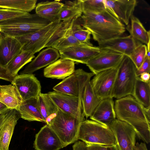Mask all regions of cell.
<instances>
[{
  "mask_svg": "<svg viewBox=\"0 0 150 150\" xmlns=\"http://www.w3.org/2000/svg\"><path fill=\"white\" fill-rule=\"evenodd\" d=\"M144 109L147 118L149 121L150 122V108H144Z\"/></svg>",
  "mask_w": 150,
  "mask_h": 150,
  "instance_id": "46",
  "label": "cell"
},
{
  "mask_svg": "<svg viewBox=\"0 0 150 150\" xmlns=\"http://www.w3.org/2000/svg\"><path fill=\"white\" fill-rule=\"evenodd\" d=\"M137 68L132 60L125 55L120 64L113 88L112 98L117 99L133 93Z\"/></svg>",
  "mask_w": 150,
  "mask_h": 150,
  "instance_id": "5",
  "label": "cell"
},
{
  "mask_svg": "<svg viewBox=\"0 0 150 150\" xmlns=\"http://www.w3.org/2000/svg\"><path fill=\"white\" fill-rule=\"evenodd\" d=\"M29 14V13L22 11L0 8V22Z\"/></svg>",
  "mask_w": 150,
  "mask_h": 150,
  "instance_id": "38",
  "label": "cell"
},
{
  "mask_svg": "<svg viewBox=\"0 0 150 150\" xmlns=\"http://www.w3.org/2000/svg\"><path fill=\"white\" fill-rule=\"evenodd\" d=\"M83 14V26L98 43L121 36L125 31V25L107 9L99 12L85 11Z\"/></svg>",
  "mask_w": 150,
  "mask_h": 150,
  "instance_id": "1",
  "label": "cell"
},
{
  "mask_svg": "<svg viewBox=\"0 0 150 150\" xmlns=\"http://www.w3.org/2000/svg\"><path fill=\"white\" fill-rule=\"evenodd\" d=\"M11 83L16 88L23 101L38 98L41 93L40 82L33 74L18 75Z\"/></svg>",
  "mask_w": 150,
  "mask_h": 150,
  "instance_id": "13",
  "label": "cell"
},
{
  "mask_svg": "<svg viewBox=\"0 0 150 150\" xmlns=\"http://www.w3.org/2000/svg\"><path fill=\"white\" fill-rule=\"evenodd\" d=\"M37 0H0V8L29 13L36 7Z\"/></svg>",
  "mask_w": 150,
  "mask_h": 150,
  "instance_id": "32",
  "label": "cell"
},
{
  "mask_svg": "<svg viewBox=\"0 0 150 150\" xmlns=\"http://www.w3.org/2000/svg\"><path fill=\"white\" fill-rule=\"evenodd\" d=\"M33 145L36 150H59L64 147L55 133L47 124L36 134Z\"/></svg>",
  "mask_w": 150,
  "mask_h": 150,
  "instance_id": "16",
  "label": "cell"
},
{
  "mask_svg": "<svg viewBox=\"0 0 150 150\" xmlns=\"http://www.w3.org/2000/svg\"><path fill=\"white\" fill-rule=\"evenodd\" d=\"M22 47L14 37L0 34V66L6 68L10 62L21 51Z\"/></svg>",
  "mask_w": 150,
  "mask_h": 150,
  "instance_id": "18",
  "label": "cell"
},
{
  "mask_svg": "<svg viewBox=\"0 0 150 150\" xmlns=\"http://www.w3.org/2000/svg\"><path fill=\"white\" fill-rule=\"evenodd\" d=\"M9 109L7 110L5 112L2 114H0V121L2 119H3L7 115L8 112V111Z\"/></svg>",
  "mask_w": 150,
  "mask_h": 150,
  "instance_id": "48",
  "label": "cell"
},
{
  "mask_svg": "<svg viewBox=\"0 0 150 150\" xmlns=\"http://www.w3.org/2000/svg\"><path fill=\"white\" fill-rule=\"evenodd\" d=\"M141 43L129 35L117 37L100 42L98 44L100 48L109 49L129 57Z\"/></svg>",
  "mask_w": 150,
  "mask_h": 150,
  "instance_id": "17",
  "label": "cell"
},
{
  "mask_svg": "<svg viewBox=\"0 0 150 150\" xmlns=\"http://www.w3.org/2000/svg\"><path fill=\"white\" fill-rule=\"evenodd\" d=\"M94 74L82 69L75 70L53 88L56 92L75 97H82L85 87Z\"/></svg>",
  "mask_w": 150,
  "mask_h": 150,
  "instance_id": "8",
  "label": "cell"
},
{
  "mask_svg": "<svg viewBox=\"0 0 150 150\" xmlns=\"http://www.w3.org/2000/svg\"><path fill=\"white\" fill-rule=\"evenodd\" d=\"M100 49L93 45L83 44L67 47L59 51L60 58L86 64L98 53Z\"/></svg>",
  "mask_w": 150,
  "mask_h": 150,
  "instance_id": "14",
  "label": "cell"
},
{
  "mask_svg": "<svg viewBox=\"0 0 150 150\" xmlns=\"http://www.w3.org/2000/svg\"><path fill=\"white\" fill-rule=\"evenodd\" d=\"M75 21L72 27L73 36L81 43L92 45L90 42L91 34V32L87 29H84L80 24L75 23Z\"/></svg>",
  "mask_w": 150,
  "mask_h": 150,
  "instance_id": "34",
  "label": "cell"
},
{
  "mask_svg": "<svg viewBox=\"0 0 150 150\" xmlns=\"http://www.w3.org/2000/svg\"><path fill=\"white\" fill-rule=\"evenodd\" d=\"M142 81L147 82L150 81V73L145 72L139 76Z\"/></svg>",
  "mask_w": 150,
  "mask_h": 150,
  "instance_id": "44",
  "label": "cell"
},
{
  "mask_svg": "<svg viewBox=\"0 0 150 150\" xmlns=\"http://www.w3.org/2000/svg\"><path fill=\"white\" fill-rule=\"evenodd\" d=\"M77 19L74 18L67 21H62L60 25L53 34L45 47H52L54 44L63 35L70 26L73 21Z\"/></svg>",
  "mask_w": 150,
  "mask_h": 150,
  "instance_id": "37",
  "label": "cell"
},
{
  "mask_svg": "<svg viewBox=\"0 0 150 150\" xmlns=\"http://www.w3.org/2000/svg\"><path fill=\"white\" fill-rule=\"evenodd\" d=\"M73 150H86V144L83 141L76 142L73 146Z\"/></svg>",
  "mask_w": 150,
  "mask_h": 150,
  "instance_id": "42",
  "label": "cell"
},
{
  "mask_svg": "<svg viewBox=\"0 0 150 150\" xmlns=\"http://www.w3.org/2000/svg\"><path fill=\"white\" fill-rule=\"evenodd\" d=\"M47 94L58 109L81 122L85 120L82 97L71 96L55 91Z\"/></svg>",
  "mask_w": 150,
  "mask_h": 150,
  "instance_id": "9",
  "label": "cell"
},
{
  "mask_svg": "<svg viewBox=\"0 0 150 150\" xmlns=\"http://www.w3.org/2000/svg\"><path fill=\"white\" fill-rule=\"evenodd\" d=\"M75 70L74 61L60 58L46 67L44 69L43 74L46 78L64 79Z\"/></svg>",
  "mask_w": 150,
  "mask_h": 150,
  "instance_id": "20",
  "label": "cell"
},
{
  "mask_svg": "<svg viewBox=\"0 0 150 150\" xmlns=\"http://www.w3.org/2000/svg\"><path fill=\"white\" fill-rule=\"evenodd\" d=\"M86 150H114L116 145L112 146H105L96 144H86Z\"/></svg>",
  "mask_w": 150,
  "mask_h": 150,
  "instance_id": "40",
  "label": "cell"
},
{
  "mask_svg": "<svg viewBox=\"0 0 150 150\" xmlns=\"http://www.w3.org/2000/svg\"><path fill=\"white\" fill-rule=\"evenodd\" d=\"M0 150H1V148H0Z\"/></svg>",
  "mask_w": 150,
  "mask_h": 150,
  "instance_id": "50",
  "label": "cell"
},
{
  "mask_svg": "<svg viewBox=\"0 0 150 150\" xmlns=\"http://www.w3.org/2000/svg\"><path fill=\"white\" fill-rule=\"evenodd\" d=\"M81 122L58 109L56 116L49 126L65 147L78 140L79 129Z\"/></svg>",
  "mask_w": 150,
  "mask_h": 150,
  "instance_id": "6",
  "label": "cell"
},
{
  "mask_svg": "<svg viewBox=\"0 0 150 150\" xmlns=\"http://www.w3.org/2000/svg\"><path fill=\"white\" fill-rule=\"evenodd\" d=\"M82 13L80 0L66 1L59 13L58 19L64 21L74 18H78Z\"/></svg>",
  "mask_w": 150,
  "mask_h": 150,
  "instance_id": "30",
  "label": "cell"
},
{
  "mask_svg": "<svg viewBox=\"0 0 150 150\" xmlns=\"http://www.w3.org/2000/svg\"><path fill=\"white\" fill-rule=\"evenodd\" d=\"M35 57L34 54L29 51L21 50L7 64L6 68L10 74L15 77L18 71L25 65L31 62Z\"/></svg>",
  "mask_w": 150,
  "mask_h": 150,
  "instance_id": "31",
  "label": "cell"
},
{
  "mask_svg": "<svg viewBox=\"0 0 150 150\" xmlns=\"http://www.w3.org/2000/svg\"><path fill=\"white\" fill-rule=\"evenodd\" d=\"M109 127L115 137L118 150H134L136 134L131 126L116 119Z\"/></svg>",
  "mask_w": 150,
  "mask_h": 150,
  "instance_id": "12",
  "label": "cell"
},
{
  "mask_svg": "<svg viewBox=\"0 0 150 150\" xmlns=\"http://www.w3.org/2000/svg\"><path fill=\"white\" fill-rule=\"evenodd\" d=\"M117 119L131 126L138 138L147 144L150 142V122L144 108L131 95L117 99L114 104Z\"/></svg>",
  "mask_w": 150,
  "mask_h": 150,
  "instance_id": "2",
  "label": "cell"
},
{
  "mask_svg": "<svg viewBox=\"0 0 150 150\" xmlns=\"http://www.w3.org/2000/svg\"><path fill=\"white\" fill-rule=\"evenodd\" d=\"M90 118L92 120L109 127L116 119L112 98L102 100Z\"/></svg>",
  "mask_w": 150,
  "mask_h": 150,
  "instance_id": "21",
  "label": "cell"
},
{
  "mask_svg": "<svg viewBox=\"0 0 150 150\" xmlns=\"http://www.w3.org/2000/svg\"><path fill=\"white\" fill-rule=\"evenodd\" d=\"M23 101L15 87L13 85H0V102L8 109L17 110Z\"/></svg>",
  "mask_w": 150,
  "mask_h": 150,
  "instance_id": "25",
  "label": "cell"
},
{
  "mask_svg": "<svg viewBox=\"0 0 150 150\" xmlns=\"http://www.w3.org/2000/svg\"><path fill=\"white\" fill-rule=\"evenodd\" d=\"M20 117L17 110L9 109L7 118L0 129V147L1 150H9L14 128Z\"/></svg>",
  "mask_w": 150,
  "mask_h": 150,
  "instance_id": "22",
  "label": "cell"
},
{
  "mask_svg": "<svg viewBox=\"0 0 150 150\" xmlns=\"http://www.w3.org/2000/svg\"><path fill=\"white\" fill-rule=\"evenodd\" d=\"M1 33V32H0V34Z\"/></svg>",
  "mask_w": 150,
  "mask_h": 150,
  "instance_id": "51",
  "label": "cell"
},
{
  "mask_svg": "<svg viewBox=\"0 0 150 150\" xmlns=\"http://www.w3.org/2000/svg\"><path fill=\"white\" fill-rule=\"evenodd\" d=\"M8 109L5 105L0 102V114L5 112Z\"/></svg>",
  "mask_w": 150,
  "mask_h": 150,
  "instance_id": "45",
  "label": "cell"
},
{
  "mask_svg": "<svg viewBox=\"0 0 150 150\" xmlns=\"http://www.w3.org/2000/svg\"><path fill=\"white\" fill-rule=\"evenodd\" d=\"M150 58L146 56V58L140 67L137 69L136 75L137 77H139L142 73L145 72L150 73Z\"/></svg>",
  "mask_w": 150,
  "mask_h": 150,
  "instance_id": "39",
  "label": "cell"
},
{
  "mask_svg": "<svg viewBox=\"0 0 150 150\" xmlns=\"http://www.w3.org/2000/svg\"><path fill=\"white\" fill-rule=\"evenodd\" d=\"M147 47L141 43L138 46L129 56L137 69H138L144 61L146 56Z\"/></svg>",
  "mask_w": 150,
  "mask_h": 150,
  "instance_id": "36",
  "label": "cell"
},
{
  "mask_svg": "<svg viewBox=\"0 0 150 150\" xmlns=\"http://www.w3.org/2000/svg\"><path fill=\"white\" fill-rule=\"evenodd\" d=\"M60 57L59 51L56 49L48 47L42 50L24 69L20 74H33L35 71L47 67Z\"/></svg>",
  "mask_w": 150,
  "mask_h": 150,
  "instance_id": "19",
  "label": "cell"
},
{
  "mask_svg": "<svg viewBox=\"0 0 150 150\" xmlns=\"http://www.w3.org/2000/svg\"><path fill=\"white\" fill-rule=\"evenodd\" d=\"M119 66L97 74L90 81L95 93L100 99L112 98V94Z\"/></svg>",
  "mask_w": 150,
  "mask_h": 150,
  "instance_id": "11",
  "label": "cell"
},
{
  "mask_svg": "<svg viewBox=\"0 0 150 150\" xmlns=\"http://www.w3.org/2000/svg\"><path fill=\"white\" fill-rule=\"evenodd\" d=\"M132 96L144 108H150V81L144 82L137 77Z\"/></svg>",
  "mask_w": 150,
  "mask_h": 150,
  "instance_id": "28",
  "label": "cell"
},
{
  "mask_svg": "<svg viewBox=\"0 0 150 150\" xmlns=\"http://www.w3.org/2000/svg\"><path fill=\"white\" fill-rule=\"evenodd\" d=\"M83 12L88 11L99 12L106 8L104 0H80Z\"/></svg>",
  "mask_w": 150,
  "mask_h": 150,
  "instance_id": "35",
  "label": "cell"
},
{
  "mask_svg": "<svg viewBox=\"0 0 150 150\" xmlns=\"http://www.w3.org/2000/svg\"><path fill=\"white\" fill-rule=\"evenodd\" d=\"M17 111L20 117L24 120L45 123L40 110L38 98L23 101Z\"/></svg>",
  "mask_w": 150,
  "mask_h": 150,
  "instance_id": "23",
  "label": "cell"
},
{
  "mask_svg": "<svg viewBox=\"0 0 150 150\" xmlns=\"http://www.w3.org/2000/svg\"><path fill=\"white\" fill-rule=\"evenodd\" d=\"M61 22L57 19L35 32L14 38L21 45V50L35 54L45 47Z\"/></svg>",
  "mask_w": 150,
  "mask_h": 150,
  "instance_id": "7",
  "label": "cell"
},
{
  "mask_svg": "<svg viewBox=\"0 0 150 150\" xmlns=\"http://www.w3.org/2000/svg\"><path fill=\"white\" fill-rule=\"evenodd\" d=\"M134 150H148L145 143L137 142L136 143Z\"/></svg>",
  "mask_w": 150,
  "mask_h": 150,
  "instance_id": "43",
  "label": "cell"
},
{
  "mask_svg": "<svg viewBox=\"0 0 150 150\" xmlns=\"http://www.w3.org/2000/svg\"><path fill=\"white\" fill-rule=\"evenodd\" d=\"M130 20V25L126 28L130 35L135 40L147 45L150 41V30L147 31L139 19L133 15Z\"/></svg>",
  "mask_w": 150,
  "mask_h": 150,
  "instance_id": "29",
  "label": "cell"
},
{
  "mask_svg": "<svg viewBox=\"0 0 150 150\" xmlns=\"http://www.w3.org/2000/svg\"><path fill=\"white\" fill-rule=\"evenodd\" d=\"M78 139L86 144H116L115 137L110 127L93 120H84L81 123Z\"/></svg>",
  "mask_w": 150,
  "mask_h": 150,
  "instance_id": "4",
  "label": "cell"
},
{
  "mask_svg": "<svg viewBox=\"0 0 150 150\" xmlns=\"http://www.w3.org/2000/svg\"><path fill=\"white\" fill-rule=\"evenodd\" d=\"M76 20H74L63 35L51 47L58 51L71 47L83 44L79 42L73 36L72 30V25Z\"/></svg>",
  "mask_w": 150,
  "mask_h": 150,
  "instance_id": "33",
  "label": "cell"
},
{
  "mask_svg": "<svg viewBox=\"0 0 150 150\" xmlns=\"http://www.w3.org/2000/svg\"><path fill=\"white\" fill-rule=\"evenodd\" d=\"M114 150H118L117 146Z\"/></svg>",
  "mask_w": 150,
  "mask_h": 150,
  "instance_id": "49",
  "label": "cell"
},
{
  "mask_svg": "<svg viewBox=\"0 0 150 150\" xmlns=\"http://www.w3.org/2000/svg\"><path fill=\"white\" fill-rule=\"evenodd\" d=\"M14 77L11 75L6 68L0 66V79L8 81L11 83Z\"/></svg>",
  "mask_w": 150,
  "mask_h": 150,
  "instance_id": "41",
  "label": "cell"
},
{
  "mask_svg": "<svg viewBox=\"0 0 150 150\" xmlns=\"http://www.w3.org/2000/svg\"><path fill=\"white\" fill-rule=\"evenodd\" d=\"M9 109L8 114L6 116V117L0 121V129H1V127L3 125L5 121L6 120V119L7 118L9 113Z\"/></svg>",
  "mask_w": 150,
  "mask_h": 150,
  "instance_id": "47",
  "label": "cell"
},
{
  "mask_svg": "<svg viewBox=\"0 0 150 150\" xmlns=\"http://www.w3.org/2000/svg\"><path fill=\"white\" fill-rule=\"evenodd\" d=\"M100 49L99 52L86 64L94 75L104 70L118 67L125 56L109 49Z\"/></svg>",
  "mask_w": 150,
  "mask_h": 150,
  "instance_id": "10",
  "label": "cell"
},
{
  "mask_svg": "<svg viewBox=\"0 0 150 150\" xmlns=\"http://www.w3.org/2000/svg\"><path fill=\"white\" fill-rule=\"evenodd\" d=\"M38 101L41 115L47 125H49L56 116L58 108L48 94L41 93Z\"/></svg>",
  "mask_w": 150,
  "mask_h": 150,
  "instance_id": "27",
  "label": "cell"
},
{
  "mask_svg": "<svg viewBox=\"0 0 150 150\" xmlns=\"http://www.w3.org/2000/svg\"><path fill=\"white\" fill-rule=\"evenodd\" d=\"M52 22L36 13H29L0 22V32L6 35L16 37L35 32Z\"/></svg>",
  "mask_w": 150,
  "mask_h": 150,
  "instance_id": "3",
  "label": "cell"
},
{
  "mask_svg": "<svg viewBox=\"0 0 150 150\" xmlns=\"http://www.w3.org/2000/svg\"><path fill=\"white\" fill-rule=\"evenodd\" d=\"M90 81L86 85L82 97L83 113L86 118L91 115L102 100L96 95Z\"/></svg>",
  "mask_w": 150,
  "mask_h": 150,
  "instance_id": "26",
  "label": "cell"
},
{
  "mask_svg": "<svg viewBox=\"0 0 150 150\" xmlns=\"http://www.w3.org/2000/svg\"><path fill=\"white\" fill-rule=\"evenodd\" d=\"M64 4L59 1H47L38 3L35 7L36 14L52 21L58 19V16Z\"/></svg>",
  "mask_w": 150,
  "mask_h": 150,
  "instance_id": "24",
  "label": "cell"
},
{
  "mask_svg": "<svg viewBox=\"0 0 150 150\" xmlns=\"http://www.w3.org/2000/svg\"><path fill=\"white\" fill-rule=\"evenodd\" d=\"M106 9L127 25L137 4L136 0H104Z\"/></svg>",
  "mask_w": 150,
  "mask_h": 150,
  "instance_id": "15",
  "label": "cell"
}]
</instances>
